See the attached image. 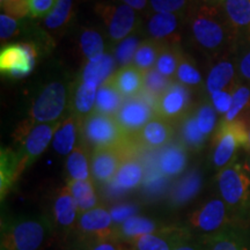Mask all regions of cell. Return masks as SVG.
Segmentation results:
<instances>
[{
	"label": "cell",
	"mask_w": 250,
	"mask_h": 250,
	"mask_svg": "<svg viewBox=\"0 0 250 250\" xmlns=\"http://www.w3.org/2000/svg\"><path fill=\"white\" fill-rule=\"evenodd\" d=\"M242 120L247 121V124H248V139H247V144H246V147L245 149H247L250 155V117L248 118H242Z\"/></svg>",
	"instance_id": "obj_54"
},
{
	"label": "cell",
	"mask_w": 250,
	"mask_h": 250,
	"mask_svg": "<svg viewBox=\"0 0 250 250\" xmlns=\"http://www.w3.org/2000/svg\"><path fill=\"white\" fill-rule=\"evenodd\" d=\"M81 124H83V120L73 114H71V116L65 118L59 124L58 129L55 132L54 142H52L54 148L59 154L66 155L76 148L77 137L78 134H80Z\"/></svg>",
	"instance_id": "obj_23"
},
{
	"label": "cell",
	"mask_w": 250,
	"mask_h": 250,
	"mask_svg": "<svg viewBox=\"0 0 250 250\" xmlns=\"http://www.w3.org/2000/svg\"><path fill=\"white\" fill-rule=\"evenodd\" d=\"M174 137L173 124L164 118L154 116L139 132L130 138L139 151L162 148L170 144Z\"/></svg>",
	"instance_id": "obj_15"
},
{
	"label": "cell",
	"mask_w": 250,
	"mask_h": 250,
	"mask_svg": "<svg viewBox=\"0 0 250 250\" xmlns=\"http://www.w3.org/2000/svg\"><path fill=\"white\" fill-rule=\"evenodd\" d=\"M188 230L201 234V237L213 235L236 224L227 205L221 198H213L197 208L188 220Z\"/></svg>",
	"instance_id": "obj_7"
},
{
	"label": "cell",
	"mask_w": 250,
	"mask_h": 250,
	"mask_svg": "<svg viewBox=\"0 0 250 250\" xmlns=\"http://www.w3.org/2000/svg\"><path fill=\"white\" fill-rule=\"evenodd\" d=\"M66 170L70 180H90V169L85 146L78 145L72 153H70L66 161Z\"/></svg>",
	"instance_id": "obj_34"
},
{
	"label": "cell",
	"mask_w": 250,
	"mask_h": 250,
	"mask_svg": "<svg viewBox=\"0 0 250 250\" xmlns=\"http://www.w3.org/2000/svg\"><path fill=\"white\" fill-rule=\"evenodd\" d=\"M173 79L165 77L160 72L156 71L155 68H152L145 73L144 78V87L142 92L146 93L155 101L160 99V96L164 94L166 90L169 88V86L173 83Z\"/></svg>",
	"instance_id": "obj_40"
},
{
	"label": "cell",
	"mask_w": 250,
	"mask_h": 250,
	"mask_svg": "<svg viewBox=\"0 0 250 250\" xmlns=\"http://www.w3.org/2000/svg\"><path fill=\"white\" fill-rule=\"evenodd\" d=\"M234 52L236 54L235 62L239 78L250 83V36L240 40L236 43Z\"/></svg>",
	"instance_id": "obj_42"
},
{
	"label": "cell",
	"mask_w": 250,
	"mask_h": 250,
	"mask_svg": "<svg viewBox=\"0 0 250 250\" xmlns=\"http://www.w3.org/2000/svg\"><path fill=\"white\" fill-rule=\"evenodd\" d=\"M98 83L93 81L80 80L74 89L71 101V114L80 120H85L94 111L98 94Z\"/></svg>",
	"instance_id": "obj_22"
},
{
	"label": "cell",
	"mask_w": 250,
	"mask_h": 250,
	"mask_svg": "<svg viewBox=\"0 0 250 250\" xmlns=\"http://www.w3.org/2000/svg\"><path fill=\"white\" fill-rule=\"evenodd\" d=\"M156 116L171 124L181 123L191 112V94L187 86L173 81L156 101Z\"/></svg>",
	"instance_id": "obj_12"
},
{
	"label": "cell",
	"mask_w": 250,
	"mask_h": 250,
	"mask_svg": "<svg viewBox=\"0 0 250 250\" xmlns=\"http://www.w3.org/2000/svg\"><path fill=\"white\" fill-rule=\"evenodd\" d=\"M89 250H124V249L123 247L117 243V237H112V239L93 241V246Z\"/></svg>",
	"instance_id": "obj_50"
},
{
	"label": "cell",
	"mask_w": 250,
	"mask_h": 250,
	"mask_svg": "<svg viewBox=\"0 0 250 250\" xmlns=\"http://www.w3.org/2000/svg\"><path fill=\"white\" fill-rule=\"evenodd\" d=\"M29 15L35 19H45L57 5L58 0H27Z\"/></svg>",
	"instance_id": "obj_46"
},
{
	"label": "cell",
	"mask_w": 250,
	"mask_h": 250,
	"mask_svg": "<svg viewBox=\"0 0 250 250\" xmlns=\"http://www.w3.org/2000/svg\"><path fill=\"white\" fill-rule=\"evenodd\" d=\"M51 235L52 224L45 215L6 219L1 223V250H40Z\"/></svg>",
	"instance_id": "obj_2"
},
{
	"label": "cell",
	"mask_w": 250,
	"mask_h": 250,
	"mask_svg": "<svg viewBox=\"0 0 250 250\" xmlns=\"http://www.w3.org/2000/svg\"><path fill=\"white\" fill-rule=\"evenodd\" d=\"M122 4L130 6L137 12H143L149 6V0H118Z\"/></svg>",
	"instance_id": "obj_52"
},
{
	"label": "cell",
	"mask_w": 250,
	"mask_h": 250,
	"mask_svg": "<svg viewBox=\"0 0 250 250\" xmlns=\"http://www.w3.org/2000/svg\"><path fill=\"white\" fill-rule=\"evenodd\" d=\"M250 87L237 83L233 90L232 107L224 116L225 121H235L237 118L250 116Z\"/></svg>",
	"instance_id": "obj_38"
},
{
	"label": "cell",
	"mask_w": 250,
	"mask_h": 250,
	"mask_svg": "<svg viewBox=\"0 0 250 250\" xmlns=\"http://www.w3.org/2000/svg\"><path fill=\"white\" fill-rule=\"evenodd\" d=\"M218 189L236 224H250V175L242 164L234 161L220 169Z\"/></svg>",
	"instance_id": "obj_3"
},
{
	"label": "cell",
	"mask_w": 250,
	"mask_h": 250,
	"mask_svg": "<svg viewBox=\"0 0 250 250\" xmlns=\"http://www.w3.org/2000/svg\"><path fill=\"white\" fill-rule=\"evenodd\" d=\"M144 167L137 156L126 159L121 168L118 169L116 176L110 183L115 191H126L133 189L142 183L144 177Z\"/></svg>",
	"instance_id": "obj_26"
},
{
	"label": "cell",
	"mask_w": 250,
	"mask_h": 250,
	"mask_svg": "<svg viewBox=\"0 0 250 250\" xmlns=\"http://www.w3.org/2000/svg\"><path fill=\"white\" fill-rule=\"evenodd\" d=\"M199 239L203 250H250V224H234Z\"/></svg>",
	"instance_id": "obj_13"
},
{
	"label": "cell",
	"mask_w": 250,
	"mask_h": 250,
	"mask_svg": "<svg viewBox=\"0 0 250 250\" xmlns=\"http://www.w3.org/2000/svg\"><path fill=\"white\" fill-rule=\"evenodd\" d=\"M182 56L183 52L181 51L179 44L164 45L154 68L165 77L174 80Z\"/></svg>",
	"instance_id": "obj_37"
},
{
	"label": "cell",
	"mask_w": 250,
	"mask_h": 250,
	"mask_svg": "<svg viewBox=\"0 0 250 250\" xmlns=\"http://www.w3.org/2000/svg\"><path fill=\"white\" fill-rule=\"evenodd\" d=\"M211 101L215 110L220 114L226 115L233 103V90H219L211 94Z\"/></svg>",
	"instance_id": "obj_47"
},
{
	"label": "cell",
	"mask_w": 250,
	"mask_h": 250,
	"mask_svg": "<svg viewBox=\"0 0 250 250\" xmlns=\"http://www.w3.org/2000/svg\"><path fill=\"white\" fill-rule=\"evenodd\" d=\"M78 221L80 232L93 239V241L117 237V228L114 226L110 212L103 208L83 212Z\"/></svg>",
	"instance_id": "obj_16"
},
{
	"label": "cell",
	"mask_w": 250,
	"mask_h": 250,
	"mask_svg": "<svg viewBox=\"0 0 250 250\" xmlns=\"http://www.w3.org/2000/svg\"><path fill=\"white\" fill-rule=\"evenodd\" d=\"M145 73L134 64L123 66L110 77V80L123 98L129 99L138 95L143 90Z\"/></svg>",
	"instance_id": "obj_21"
},
{
	"label": "cell",
	"mask_w": 250,
	"mask_h": 250,
	"mask_svg": "<svg viewBox=\"0 0 250 250\" xmlns=\"http://www.w3.org/2000/svg\"><path fill=\"white\" fill-rule=\"evenodd\" d=\"M173 250H203V246L201 239H198V241H195V240L191 239V235H190L187 239H184L183 241H181L179 245L175 246Z\"/></svg>",
	"instance_id": "obj_51"
},
{
	"label": "cell",
	"mask_w": 250,
	"mask_h": 250,
	"mask_svg": "<svg viewBox=\"0 0 250 250\" xmlns=\"http://www.w3.org/2000/svg\"><path fill=\"white\" fill-rule=\"evenodd\" d=\"M156 101L147 94L140 92L138 95L125 99L116 120L127 137L134 136L156 116Z\"/></svg>",
	"instance_id": "obj_9"
},
{
	"label": "cell",
	"mask_w": 250,
	"mask_h": 250,
	"mask_svg": "<svg viewBox=\"0 0 250 250\" xmlns=\"http://www.w3.org/2000/svg\"><path fill=\"white\" fill-rule=\"evenodd\" d=\"M74 15L73 0H58L51 13L44 19V27L51 31H57L66 27Z\"/></svg>",
	"instance_id": "obj_36"
},
{
	"label": "cell",
	"mask_w": 250,
	"mask_h": 250,
	"mask_svg": "<svg viewBox=\"0 0 250 250\" xmlns=\"http://www.w3.org/2000/svg\"><path fill=\"white\" fill-rule=\"evenodd\" d=\"M192 6V0H149V8L154 13H171L187 17Z\"/></svg>",
	"instance_id": "obj_41"
},
{
	"label": "cell",
	"mask_w": 250,
	"mask_h": 250,
	"mask_svg": "<svg viewBox=\"0 0 250 250\" xmlns=\"http://www.w3.org/2000/svg\"><path fill=\"white\" fill-rule=\"evenodd\" d=\"M22 173L18 152L11 148H1L0 152V196L1 201L7 195L15 181Z\"/></svg>",
	"instance_id": "obj_25"
},
{
	"label": "cell",
	"mask_w": 250,
	"mask_h": 250,
	"mask_svg": "<svg viewBox=\"0 0 250 250\" xmlns=\"http://www.w3.org/2000/svg\"><path fill=\"white\" fill-rule=\"evenodd\" d=\"M186 15L171 13H153L146 23L149 39L160 42L164 45L179 44L181 41V28Z\"/></svg>",
	"instance_id": "obj_14"
},
{
	"label": "cell",
	"mask_w": 250,
	"mask_h": 250,
	"mask_svg": "<svg viewBox=\"0 0 250 250\" xmlns=\"http://www.w3.org/2000/svg\"><path fill=\"white\" fill-rule=\"evenodd\" d=\"M181 143L189 149H201L204 146L206 136L197 124L195 111L190 112L184 120L181 121Z\"/></svg>",
	"instance_id": "obj_32"
},
{
	"label": "cell",
	"mask_w": 250,
	"mask_h": 250,
	"mask_svg": "<svg viewBox=\"0 0 250 250\" xmlns=\"http://www.w3.org/2000/svg\"><path fill=\"white\" fill-rule=\"evenodd\" d=\"M59 124L61 122H54V123L36 124L33 127L23 124V126L19 127L15 138L21 142L20 148L18 151L21 170L23 171L45 151L51 139L54 138Z\"/></svg>",
	"instance_id": "obj_8"
},
{
	"label": "cell",
	"mask_w": 250,
	"mask_h": 250,
	"mask_svg": "<svg viewBox=\"0 0 250 250\" xmlns=\"http://www.w3.org/2000/svg\"><path fill=\"white\" fill-rule=\"evenodd\" d=\"M52 211H54L55 221L59 227L64 230H71L74 227L79 208L67 187L62 188L56 197Z\"/></svg>",
	"instance_id": "obj_24"
},
{
	"label": "cell",
	"mask_w": 250,
	"mask_h": 250,
	"mask_svg": "<svg viewBox=\"0 0 250 250\" xmlns=\"http://www.w3.org/2000/svg\"><path fill=\"white\" fill-rule=\"evenodd\" d=\"M19 26H20V22H19L18 19L1 13V15H0V37H1V42L15 35V33L19 29Z\"/></svg>",
	"instance_id": "obj_48"
},
{
	"label": "cell",
	"mask_w": 250,
	"mask_h": 250,
	"mask_svg": "<svg viewBox=\"0 0 250 250\" xmlns=\"http://www.w3.org/2000/svg\"><path fill=\"white\" fill-rule=\"evenodd\" d=\"M155 230V223L151 219L133 215L125 220L123 224H121V226L117 228V237H122L123 240L131 242L136 237L154 233Z\"/></svg>",
	"instance_id": "obj_31"
},
{
	"label": "cell",
	"mask_w": 250,
	"mask_h": 250,
	"mask_svg": "<svg viewBox=\"0 0 250 250\" xmlns=\"http://www.w3.org/2000/svg\"><path fill=\"white\" fill-rule=\"evenodd\" d=\"M162 48H164V44L152 39L144 41L137 49L133 58V64L140 68L144 73H146V72L152 70V67H155Z\"/></svg>",
	"instance_id": "obj_35"
},
{
	"label": "cell",
	"mask_w": 250,
	"mask_h": 250,
	"mask_svg": "<svg viewBox=\"0 0 250 250\" xmlns=\"http://www.w3.org/2000/svg\"><path fill=\"white\" fill-rule=\"evenodd\" d=\"M203 184L201 171L197 169H192L187 173L181 180L175 184L171 190L170 202L174 206H181L187 204L188 202L191 201L197 193L199 192Z\"/></svg>",
	"instance_id": "obj_27"
},
{
	"label": "cell",
	"mask_w": 250,
	"mask_h": 250,
	"mask_svg": "<svg viewBox=\"0 0 250 250\" xmlns=\"http://www.w3.org/2000/svg\"><path fill=\"white\" fill-rule=\"evenodd\" d=\"M0 4H1L2 11H5V14L18 20L29 15L27 0H0Z\"/></svg>",
	"instance_id": "obj_45"
},
{
	"label": "cell",
	"mask_w": 250,
	"mask_h": 250,
	"mask_svg": "<svg viewBox=\"0 0 250 250\" xmlns=\"http://www.w3.org/2000/svg\"><path fill=\"white\" fill-rule=\"evenodd\" d=\"M193 5H219V0H192Z\"/></svg>",
	"instance_id": "obj_53"
},
{
	"label": "cell",
	"mask_w": 250,
	"mask_h": 250,
	"mask_svg": "<svg viewBox=\"0 0 250 250\" xmlns=\"http://www.w3.org/2000/svg\"><path fill=\"white\" fill-rule=\"evenodd\" d=\"M246 167V169L248 170V173H249V175H250V155L248 156V158H247V160H246V162H245V165H243Z\"/></svg>",
	"instance_id": "obj_55"
},
{
	"label": "cell",
	"mask_w": 250,
	"mask_h": 250,
	"mask_svg": "<svg viewBox=\"0 0 250 250\" xmlns=\"http://www.w3.org/2000/svg\"><path fill=\"white\" fill-rule=\"evenodd\" d=\"M39 50L34 43L7 44L0 52V71L4 76L19 79L34 70Z\"/></svg>",
	"instance_id": "obj_11"
},
{
	"label": "cell",
	"mask_w": 250,
	"mask_h": 250,
	"mask_svg": "<svg viewBox=\"0 0 250 250\" xmlns=\"http://www.w3.org/2000/svg\"><path fill=\"white\" fill-rule=\"evenodd\" d=\"M95 12L101 18L111 43H121L140 26L137 11L122 2H98Z\"/></svg>",
	"instance_id": "obj_6"
},
{
	"label": "cell",
	"mask_w": 250,
	"mask_h": 250,
	"mask_svg": "<svg viewBox=\"0 0 250 250\" xmlns=\"http://www.w3.org/2000/svg\"><path fill=\"white\" fill-rule=\"evenodd\" d=\"M217 59L218 61L210 68L206 79V90L210 95L219 90H226V88L234 90L237 86V83H234L237 71L235 58L232 59L229 55H226Z\"/></svg>",
	"instance_id": "obj_18"
},
{
	"label": "cell",
	"mask_w": 250,
	"mask_h": 250,
	"mask_svg": "<svg viewBox=\"0 0 250 250\" xmlns=\"http://www.w3.org/2000/svg\"><path fill=\"white\" fill-rule=\"evenodd\" d=\"M248 139V124L246 120H223L215 130L213 138L212 162L215 168L223 169L236 161V152L240 147H246Z\"/></svg>",
	"instance_id": "obj_4"
},
{
	"label": "cell",
	"mask_w": 250,
	"mask_h": 250,
	"mask_svg": "<svg viewBox=\"0 0 250 250\" xmlns=\"http://www.w3.org/2000/svg\"><path fill=\"white\" fill-rule=\"evenodd\" d=\"M192 44L211 58L234 52L237 36L220 5H193L187 15Z\"/></svg>",
	"instance_id": "obj_1"
},
{
	"label": "cell",
	"mask_w": 250,
	"mask_h": 250,
	"mask_svg": "<svg viewBox=\"0 0 250 250\" xmlns=\"http://www.w3.org/2000/svg\"><path fill=\"white\" fill-rule=\"evenodd\" d=\"M66 87L62 83H51L37 96L31 107L29 120L31 126L36 124L54 123L66 107Z\"/></svg>",
	"instance_id": "obj_10"
},
{
	"label": "cell",
	"mask_w": 250,
	"mask_h": 250,
	"mask_svg": "<svg viewBox=\"0 0 250 250\" xmlns=\"http://www.w3.org/2000/svg\"><path fill=\"white\" fill-rule=\"evenodd\" d=\"M79 48L81 55L87 62L104 55V41L99 30L93 28H83L79 36Z\"/></svg>",
	"instance_id": "obj_33"
},
{
	"label": "cell",
	"mask_w": 250,
	"mask_h": 250,
	"mask_svg": "<svg viewBox=\"0 0 250 250\" xmlns=\"http://www.w3.org/2000/svg\"><path fill=\"white\" fill-rule=\"evenodd\" d=\"M139 40L137 36H129L118 43L116 50H115V59L122 66H126L131 64L136 55L137 49L139 46Z\"/></svg>",
	"instance_id": "obj_44"
},
{
	"label": "cell",
	"mask_w": 250,
	"mask_h": 250,
	"mask_svg": "<svg viewBox=\"0 0 250 250\" xmlns=\"http://www.w3.org/2000/svg\"><path fill=\"white\" fill-rule=\"evenodd\" d=\"M195 114L199 129L208 137L217 124V110L210 103H203L196 109Z\"/></svg>",
	"instance_id": "obj_43"
},
{
	"label": "cell",
	"mask_w": 250,
	"mask_h": 250,
	"mask_svg": "<svg viewBox=\"0 0 250 250\" xmlns=\"http://www.w3.org/2000/svg\"><path fill=\"white\" fill-rule=\"evenodd\" d=\"M219 5L240 40L250 36V0H219Z\"/></svg>",
	"instance_id": "obj_19"
},
{
	"label": "cell",
	"mask_w": 250,
	"mask_h": 250,
	"mask_svg": "<svg viewBox=\"0 0 250 250\" xmlns=\"http://www.w3.org/2000/svg\"><path fill=\"white\" fill-rule=\"evenodd\" d=\"M192 235L188 228L167 227L132 240V250H173L181 241Z\"/></svg>",
	"instance_id": "obj_17"
},
{
	"label": "cell",
	"mask_w": 250,
	"mask_h": 250,
	"mask_svg": "<svg viewBox=\"0 0 250 250\" xmlns=\"http://www.w3.org/2000/svg\"><path fill=\"white\" fill-rule=\"evenodd\" d=\"M66 187L68 188V190H70L73 198L76 199L78 208H79L81 213L96 208V204H98V197H96L95 189H94V184L92 180H68Z\"/></svg>",
	"instance_id": "obj_30"
},
{
	"label": "cell",
	"mask_w": 250,
	"mask_h": 250,
	"mask_svg": "<svg viewBox=\"0 0 250 250\" xmlns=\"http://www.w3.org/2000/svg\"><path fill=\"white\" fill-rule=\"evenodd\" d=\"M137 212V208L131 204H122L116 205L111 208L110 214L114 223L116 224H123L125 220L133 217Z\"/></svg>",
	"instance_id": "obj_49"
},
{
	"label": "cell",
	"mask_w": 250,
	"mask_h": 250,
	"mask_svg": "<svg viewBox=\"0 0 250 250\" xmlns=\"http://www.w3.org/2000/svg\"><path fill=\"white\" fill-rule=\"evenodd\" d=\"M115 67V59L110 55H102L100 57L87 62L81 73V80L93 81L100 86L109 79Z\"/></svg>",
	"instance_id": "obj_29"
},
{
	"label": "cell",
	"mask_w": 250,
	"mask_h": 250,
	"mask_svg": "<svg viewBox=\"0 0 250 250\" xmlns=\"http://www.w3.org/2000/svg\"><path fill=\"white\" fill-rule=\"evenodd\" d=\"M174 80L182 85L189 87H195L201 85L203 83V78L201 72L197 68L195 62L190 56L184 55L181 59L179 67H177L176 74H175Z\"/></svg>",
	"instance_id": "obj_39"
},
{
	"label": "cell",
	"mask_w": 250,
	"mask_h": 250,
	"mask_svg": "<svg viewBox=\"0 0 250 250\" xmlns=\"http://www.w3.org/2000/svg\"><path fill=\"white\" fill-rule=\"evenodd\" d=\"M124 101L125 99L123 98V95L118 92L110 80V78H109L99 86L94 111L101 112V114L104 115H110V116H116Z\"/></svg>",
	"instance_id": "obj_28"
},
{
	"label": "cell",
	"mask_w": 250,
	"mask_h": 250,
	"mask_svg": "<svg viewBox=\"0 0 250 250\" xmlns=\"http://www.w3.org/2000/svg\"><path fill=\"white\" fill-rule=\"evenodd\" d=\"M80 136L94 149L120 146L127 139L115 116L93 111L83 121Z\"/></svg>",
	"instance_id": "obj_5"
},
{
	"label": "cell",
	"mask_w": 250,
	"mask_h": 250,
	"mask_svg": "<svg viewBox=\"0 0 250 250\" xmlns=\"http://www.w3.org/2000/svg\"><path fill=\"white\" fill-rule=\"evenodd\" d=\"M187 161L186 146L182 143H170L161 148L156 166L166 177H173L183 173Z\"/></svg>",
	"instance_id": "obj_20"
}]
</instances>
